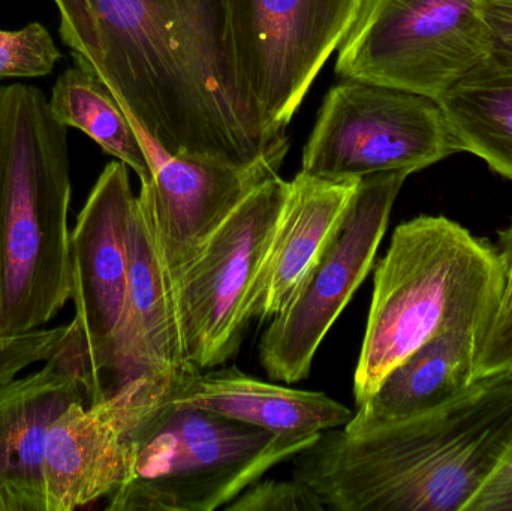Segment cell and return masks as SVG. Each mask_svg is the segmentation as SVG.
I'll list each match as a JSON object with an SVG mask.
<instances>
[{
  "instance_id": "obj_1",
  "label": "cell",
  "mask_w": 512,
  "mask_h": 511,
  "mask_svg": "<svg viewBox=\"0 0 512 511\" xmlns=\"http://www.w3.org/2000/svg\"><path fill=\"white\" fill-rule=\"evenodd\" d=\"M72 57L170 155L251 167L285 159L240 95L224 0H53Z\"/></svg>"
},
{
  "instance_id": "obj_2",
  "label": "cell",
  "mask_w": 512,
  "mask_h": 511,
  "mask_svg": "<svg viewBox=\"0 0 512 511\" xmlns=\"http://www.w3.org/2000/svg\"><path fill=\"white\" fill-rule=\"evenodd\" d=\"M511 446L512 375H492L439 410L322 432L292 458V477L328 510L466 511Z\"/></svg>"
},
{
  "instance_id": "obj_3",
  "label": "cell",
  "mask_w": 512,
  "mask_h": 511,
  "mask_svg": "<svg viewBox=\"0 0 512 511\" xmlns=\"http://www.w3.org/2000/svg\"><path fill=\"white\" fill-rule=\"evenodd\" d=\"M66 129L42 90L0 87V336L41 329L71 299Z\"/></svg>"
},
{
  "instance_id": "obj_4",
  "label": "cell",
  "mask_w": 512,
  "mask_h": 511,
  "mask_svg": "<svg viewBox=\"0 0 512 511\" xmlns=\"http://www.w3.org/2000/svg\"><path fill=\"white\" fill-rule=\"evenodd\" d=\"M504 291L501 257L487 240L445 216L400 224L375 267L355 404L435 336L456 330L483 335L501 311Z\"/></svg>"
},
{
  "instance_id": "obj_5",
  "label": "cell",
  "mask_w": 512,
  "mask_h": 511,
  "mask_svg": "<svg viewBox=\"0 0 512 511\" xmlns=\"http://www.w3.org/2000/svg\"><path fill=\"white\" fill-rule=\"evenodd\" d=\"M318 437H283L171 399L141 426L128 476L105 509H225Z\"/></svg>"
},
{
  "instance_id": "obj_6",
  "label": "cell",
  "mask_w": 512,
  "mask_h": 511,
  "mask_svg": "<svg viewBox=\"0 0 512 511\" xmlns=\"http://www.w3.org/2000/svg\"><path fill=\"white\" fill-rule=\"evenodd\" d=\"M337 50L342 80L439 101L493 54L486 0H363Z\"/></svg>"
},
{
  "instance_id": "obj_7",
  "label": "cell",
  "mask_w": 512,
  "mask_h": 511,
  "mask_svg": "<svg viewBox=\"0 0 512 511\" xmlns=\"http://www.w3.org/2000/svg\"><path fill=\"white\" fill-rule=\"evenodd\" d=\"M363 0H224L227 42L243 101L270 137L286 128Z\"/></svg>"
},
{
  "instance_id": "obj_8",
  "label": "cell",
  "mask_w": 512,
  "mask_h": 511,
  "mask_svg": "<svg viewBox=\"0 0 512 511\" xmlns=\"http://www.w3.org/2000/svg\"><path fill=\"white\" fill-rule=\"evenodd\" d=\"M459 153L435 99L343 80L325 96L304 147L301 173L327 180L424 170Z\"/></svg>"
},
{
  "instance_id": "obj_9",
  "label": "cell",
  "mask_w": 512,
  "mask_h": 511,
  "mask_svg": "<svg viewBox=\"0 0 512 511\" xmlns=\"http://www.w3.org/2000/svg\"><path fill=\"white\" fill-rule=\"evenodd\" d=\"M289 189L279 174L256 186L174 278L183 347L194 371L218 368L240 350L252 323L249 297Z\"/></svg>"
},
{
  "instance_id": "obj_10",
  "label": "cell",
  "mask_w": 512,
  "mask_h": 511,
  "mask_svg": "<svg viewBox=\"0 0 512 511\" xmlns=\"http://www.w3.org/2000/svg\"><path fill=\"white\" fill-rule=\"evenodd\" d=\"M408 177L391 171L360 179L333 239L262 335L259 362L271 380L297 384L309 377L322 341L373 269Z\"/></svg>"
},
{
  "instance_id": "obj_11",
  "label": "cell",
  "mask_w": 512,
  "mask_h": 511,
  "mask_svg": "<svg viewBox=\"0 0 512 511\" xmlns=\"http://www.w3.org/2000/svg\"><path fill=\"white\" fill-rule=\"evenodd\" d=\"M182 383L140 375L96 404L66 408L45 440V511L80 509L116 491L128 476L141 426Z\"/></svg>"
},
{
  "instance_id": "obj_12",
  "label": "cell",
  "mask_w": 512,
  "mask_h": 511,
  "mask_svg": "<svg viewBox=\"0 0 512 511\" xmlns=\"http://www.w3.org/2000/svg\"><path fill=\"white\" fill-rule=\"evenodd\" d=\"M135 195L128 165L108 164L96 180L69 240L71 300L102 396L111 395L114 351L128 294V234Z\"/></svg>"
},
{
  "instance_id": "obj_13",
  "label": "cell",
  "mask_w": 512,
  "mask_h": 511,
  "mask_svg": "<svg viewBox=\"0 0 512 511\" xmlns=\"http://www.w3.org/2000/svg\"><path fill=\"white\" fill-rule=\"evenodd\" d=\"M152 161L140 195L149 204L159 249L171 281L194 260L219 225L256 186L279 174L280 159L233 167L210 159L164 152L143 132Z\"/></svg>"
},
{
  "instance_id": "obj_14",
  "label": "cell",
  "mask_w": 512,
  "mask_h": 511,
  "mask_svg": "<svg viewBox=\"0 0 512 511\" xmlns=\"http://www.w3.org/2000/svg\"><path fill=\"white\" fill-rule=\"evenodd\" d=\"M125 314L114 351L111 393L140 375L185 381L198 374L186 359L173 296L149 204L138 194L128 234Z\"/></svg>"
},
{
  "instance_id": "obj_15",
  "label": "cell",
  "mask_w": 512,
  "mask_h": 511,
  "mask_svg": "<svg viewBox=\"0 0 512 511\" xmlns=\"http://www.w3.org/2000/svg\"><path fill=\"white\" fill-rule=\"evenodd\" d=\"M358 183L295 176L249 297L251 321L271 320L288 305L342 224Z\"/></svg>"
},
{
  "instance_id": "obj_16",
  "label": "cell",
  "mask_w": 512,
  "mask_h": 511,
  "mask_svg": "<svg viewBox=\"0 0 512 511\" xmlns=\"http://www.w3.org/2000/svg\"><path fill=\"white\" fill-rule=\"evenodd\" d=\"M74 404L89 405L86 387L48 365L0 384V511H45V440Z\"/></svg>"
},
{
  "instance_id": "obj_17",
  "label": "cell",
  "mask_w": 512,
  "mask_h": 511,
  "mask_svg": "<svg viewBox=\"0 0 512 511\" xmlns=\"http://www.w3.org/2000/svg\"><path fill=\"white\" fill-rule=\"evenodd\" d=\"M173 402L283 437H318L328 429L343 428L354 416L325 393L258 380L236 366L191 375L180 384Z\"/></svg>"
},
{
  "instance_id": "obj_18",
  "label": "cell",
  "mask_w": 512,
  "mask_h": 511,
  "mask_svg": "<svg viewBox=\"0 0 512 511\" xmlns=\"http://www.w3.org/2000/svg\"><path fill=\"white\" fill-rule=\"evenodd\" d=\"M481 336L474 330H456L430 339L388 372L375 393L357 405V413L343 431L366 434L462 398L478 381L475 368Z\"/></svg>"
},
{
  "instance_id": "obj_19",
  "label": "cell",
  "mask_w": 512,
  "mask_h": 511,
  "mask_svg": "<svg viewBox=\"0 0 512 511\" xmlns=\"http://www.w3.org/2000/svg\"><path fill=\"white\" fill-rule=\"evenodd\" d=\"M459 152L483 159L512 182V62L493 53L441 99Z\"/></svg>"
},
{
  "instance_id": "obj_20",
  "label": "cell",
  "mask_w": 512,
  "mask_h": 511,
  "mask_svg": "<svg viewBox=\"0 0 512 511\" xmlns=\"http://www.w3.org/2000/svg\"><path fill=\"white\" fill-rule=\"evenodd\" d=\"M48 104L62 125L89 135L105 153L134 170L141 183L152 180V161L143 131L89 66L75 60L74 66L65 69L51 89Z\"/></svg>"
},
{
  "instance_id": "obj_21",
  "label": "cell",
  "mask_w": 512,
  "mask_h": 511,
  "mask_svg": "<svg viewBox=\"0 0 512 511\" xmlns=\"http://www.w3.org/2000/svg\"><path fill=\"white\" fill-rule=\"evenodd\" d=\"M59 48L41 23L20 30H0V80L38 78L50 74L59 62Z\"/></svg>"
},
{
  "instance_id": "obj_22",
  "label": "cell",
  "mask_w": 512,
  "mask_h": 511,
  "mask_svg": "<svg viewBox=\"0 0 512 511\" xmlns=\"http://www.w3.org/2000/svg\"><path fill=\"white\" fill-rule=\"evenodd\" d=\"M227 511H325L324 501L306 483L291 480H258L243 491Z\"/></svg>"
},
{
  "instance_id": "obj_23",
  "label": "cell",
  "mask_w": 512,
  "mask_h": 511,
  "mask_svg": "<svg viewBox=\"0 0 512 511\" xmlns=\"http://www.w3.org/2000/svg\"><path fill=\"white\" fill-rule=\"evenodd\" d=\"M66 326L36 329L20 335L0 336V384L14 380L23 369L47 362L62 344Z\"/></svg>"
},
{
  "instance_id": "obj_24",
  "label": "cell",
  "mask_w": 512,
  "mask_h": 511,
  "mask_svg": "<svg viewBox=\"0 0 512 511\" xmlns=\"http://www.w3.org/2000/svg\"><path fill=\"white\" fill-rule=\"evenodd\" d=\"M512 375V305L502 308L478 345L477 378Z\"/></svg>"
},
{
  "instance_id": "obj_25",
  "label": "cell",
  "mask_w": 512,
  "mask_h": 511,
  "mask_svg": "<svg viewBox=\"0 0 512 511\" xmlns=\"http://www.w3.org/2000/svg\"><path fill=\"white\" fill-rule=\"evenodd\" d=\"M466 511H512V446Z\"/></svg>"
},
{
  "instance_id": "obj_26",
  "label": "cell",
  "mask_w": 512,
  "mask_h": 511,
  "mask_svg": "<svg viewBox=\"0 0 512 511\" xmlns=\"http://www.w3.org/2000/svg\"><path fill=\"white\" fill-rule=\"evenodd\" d=\"M486 15L492 30L493 53L512 62V6L486 0Z\"/></svg>"
},
{
  "instance_id": "obj_27",
  "label": "cell",
  "mask_w": 512,
  "mask_h": 511,
  "mask_svg": "<svg viewBox=\"0 0 512 511\" xmlns=\"http://www.w3.org/2000/svg\"><path fill=\"white\" fill-rule=\"evenodd\" d=\"M499 257L504 267L505 291L502 308L512 305V224L499 234ZM501 308V309H502Z\"/></svg>"
},
{
  "instance_id": "obj_28",
  "label": "cell",
  "mask_w": 512,
  "mask_h": 511,
  "mask_svg": "<svg viewBox=\"0 0 512 511\" xmlns=\"http://www.w3.org/2000/svg\"><path fill=\"white\" fill-rule=\"evenodd\" d=\"M490 2L502 3V5L512 6V0H490Z\"/></svg>"
}]
</instances>
